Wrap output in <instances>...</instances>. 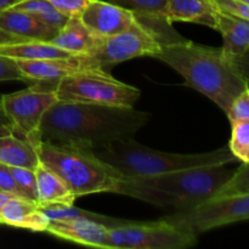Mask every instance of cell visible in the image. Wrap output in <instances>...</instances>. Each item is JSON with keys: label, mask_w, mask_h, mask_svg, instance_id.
Wrapping results in <instances>:
<instances>
[{"label": "cell", "mask_w": 249, "mask_h": 249, "mask_svg": "<svg viewBox=\"0 0 249 249\" xmlns=\"http://www.w3.org/2000/svg\"><path fill=\"white\" fill-rule=\"evenodd\" d=\"M96 39L79 16H72L66 21L50 43L71 55H84L94 48Z\"/></svg>", "instance_id": "19"}, {"label": "cell", "mask_w": 249, "mask_h": 249, "mask_svg": "<svg viewBox=\"0 0 249 249\" xmlns=\"http://www.w3.org/2000/svg\"><path fill=\"white\" fill-rule=\"evenodd\" d=\"M165 19L174 22H192L216 28V11L211 0H168Z\"/></svg>", "instance_id": "18"}, {"label": "cell", "mask_w": 249, "mask_h": 249, "mask_svg": "<svg viewBox=\"0 0 249 249\" xmlns=\"http://www.w3.org/2000/svg\"><path fill=\"white\" fill-rule=\"evenodd\" d=\"M22 0H0V11H4V10L10 9L14 5L18 4Z\"/></svg>", "instance_id": "35"}, {"label": "cell", "mask_w": 249, "mask_h": 249, "mask_svg": "<svg viewBox=\"0 0 249 249\" xmlns=\"http://www.w3.org/2000/svg\"><path fill=\"white\" fill-rule=\"evenodd\" d=\"M0 190L15 197L23 198L21 190L18 189L11 172H10V167L2 164V163H0Z\"/></svg>", "instance_id": "31"}, {"label": "cell", "mask_w": 249, "mask_h": 249, "mask_svg": "<svg viewBox=\"0 0 249 249\" xmlns=\"http://www.w3.org/2000/svg\"><path fill=\"white\" fill-rule=\"evenodd\" d=\"M231 124L249 121V89L243 90L226 111Z\"/></svg>", "instance_id": "28"}, {"label": "cell", "mask_w": 249, "mask_h": 249, "mask_svg": "<svg viewBox=\"0 0 249 249\" xmlns=\"http://www.w3.org/2000/svg\"><path fill=\"white\" fill-rule=\"evenodd\" d=\"M150 119L134 107L56 101L41 121L40 140L91 150L134 138Z\"/></svg>", "instance_id": "1"}, {"label": "cell", "mask_w": 249, "mask_h": 249, "mask_svg": "<svg viewBox=\"0 0 249 249\" xmlns=\"http://www.w3.org/2000/svg\"><path fill=\"white\" fill-rule=\"evenodd\" d=\"M12 7L34 15L36 18H39L41 22L50 26L51 28L56 29L57 32L62 28L63 24L68 19L67 17L60 14L49 2V0H22L21 2L14 5Z\"/></svg>", "instance_id": "24"}, {"label": "cell", "mask_w": 249, "mask_h": 249, "mask_svg": "<svg viewBox=\"0 0 249 249\" xmlns=\"http://www.w3.org/2000/svg\"><path fill=\"white\" fill-rule=\"evenodd\" d=\"M90 151L125 178L150 177L208 165H225L237 160L229 147L197 155H180L148 148L136 142L133 138L112 141Z\"/></svg>", "instance_id": "4"}, {"label": "cell", "mask_w": 249, "mask_h": 249, "mask_svg": "<svg viewBox=\"0 0 249 249\" xmlns=\"http://www.w3.org/2000/svg\"><path fill=\"white\" fill-rule=\"evenodd\" d=\"M232 174V170L218 164L150 177H124L116 194L141 199L169 213H180L213 196Z\"/></svg>", "instance_id": "3"}, {"label": "cell", "mask_w": 249, "mask_h": 249, "mask_svg": "<svg viewBox=\"0 0 249 249\" xmlns=\"http://www.w3.org/2000/svg\"><path fill=\"white\" fill-rule=\"evenodd\" d=\"M0 29L31 40L50 41L57 31L41 22L29 12L14 7L0 11Z\"/></svg>", "instance_id": "16"}, {"label": "cell", "mask_w": 249, "mask_h": 249, "mask_svg": "<svg viewBox=\"0 0 249 249\" xmlns=\"http://www.w3.org/2000/svg\"><path fill=\"white\" fill-rule=\"evenodd\" d=\"M105 1L112 2L133 12L138 21L157 33L162 44L180 39L179 36H170L175 32L173 31V28L170 29L172 24L168 23L165 19L168 0H105Z\"/></svg>", "instance_id": "15"}, {"label": "cell", "mask_w": 249, "mask_h": 249, "mask_svg": "<svg viewBox=\"0 0 249 249\" xmlns=\"http://www.w3.org/2000/svg\"><path fill=\"white\" fill-rule=\"evenodd\" d=\"M197 235L164 216L158 221H129L108 228L109 249H184L196 245Z\"/></svg>", "instance_id": "7"}, {"label": "cell", "mask_w": 249, "mask_h": 249, "mask_svg": "<svg viewBox=\"0 0 249 249\" xmlns=\"http://www.w3.org/2000/svg\"><path fill=\"white\" fill-rule=\"evenodd\" d=\"M57 101L105 106L133 107L141 91L119 82L104 70L83 71L66 75L55 85Z\"/></svg>", "instance_id": "6"}, {"label": "cell", "mask_w": 249, "mask_h": 249, "mask_svg": "<svg viewBox=\"0 0 249 249\" xmlns=\"http://www.w3.org/2000/svg\"><path fill=\"white\" fill-rule=\"evenodd\" d=\"M0 55L15 60H43L72 56L67 51L51 44L50 41L39 40H27L22 43L0 45Z\"/></svg>", "instance_id": "22"}, {"label": "cell", "mask_w": 249, "mask_h": 249, "mask_svg": "<svg viewBox=\"0 0 249 249\" xmlns=\"http://www.w3.org/2000/svg\"><path fill=\"white\" fill-rule=\"evenodd\" d=\"M240 1H242V2H245V4L249 5V0H240Z\"/></svg>", "instance_id": "36"}, {"label": "cell", "mask_w": 249, "mask_h": 249, "mask_svg": "<svg viewBox=\"0 0 249 249\" xmlns=\"http://www.w3.org/2000/svg\"><path fill=\"white\" fill-rule=\"evenodd\" d=\"M39 162L38 151L32 142L15 135L0 138V163L7 167L34 169Z\"/></svg>", "instance_id": "21"}, {"label": "cell", "mask_w": 249, "mask_h": 249, "mask_svg": "<svg viewBox=\"0 0 249 249\" xmlns=\"http://www.w3.org/2000/svg\"><path fill=\"white\" fill-rule=\"evenodd\" d=\"M0 224L33 232H45L49 219L41 213L36 204L19 197H12L2 208Z\"/></svg>", "instance_id": "17"}, {"label": "cell", "mask_w": 249, "mask_h": 249, "mask_svg": "<svg viewBox=\"0 0 249 249\" xmlns=\"http://www.w3.org/2000/svg\"><path fill=\"white\" fill-rule=\"evenodd\" d=\"M6 80H23L24 75L22 74L21 70L17 66L16 60L7 56L0 55V82Z\"/></svg>", "instance_id": "30"}, {"label": "cell", "mask_w": 249, "mask_h": 249, "mask_svg": "<svg viewBox=\"0 0 249 249\" xmlns=\"http://www.w3.org/2000/svg\"><path fill=\"white\" fill-rule=\"evenodd\" d=\"M39 160L65 181L75 197L118 190L123 175L88 148L41 141Z\"/></svg>", "instance_id": "5"}, {"label": "cell", "mask_w": 249, "mask_h": 249, "mask_svg": "<svg viewBox=\"0 0 249 249\" xmlns=\"http://www.w3.org/2000/svg\"><path fill=\"white\" fill-rule=\"evenodd\" d=\"M79 17L96 38L121 33L136 21L131 11L105 0H90Z\"/></svg>", "instance_id": "12"}, {"label": "cell", "mask_w": 249, "mask_h": 249, "mask_svg": "<svg viewBox=\"0 0 249 249\" xmlns=\"http://www.w3.org/2000/svg\"><path fill=\"white\" fill-rule=\"evenodd\" d=\"M162 41L156 32L136 19L125 31L106 38H97L94 48L84 53L94 65L105 70L109 66L136 57H155Z\"/></svg>", "instance_id": "9"}, {"label": "cell", "mask_w": 249, "mask_h": 249, "mask_svg": "<svg viewBox=\"0 0 249 249\" xmlns=\"http://www.w3.org/2000/svg\"><path fill=\"white\" fill-rule=\"evenodd\" d=\"M45 232L87 247L109 249L108 228L89 219L50 220Z\"/></svg>", "instance_id": "13"}, {"label": "cell", "mask_w": 249, "mask_h": 249, "mask_svg": "<svg viewBox=\"0 0 249 249\" xmlns=\"http://www.w3.org/2000/svg\"><path fill=\"white\" fill-rule=\"evenodd\" d=\"M231 133L229 150L236 160L242 163L249 162V121L231 124Z\"/></svg>", "instance_id": "25"}, {"label": "cell", "mask_w": 249, "mask_h": 249, "mask_svg": "<svg viewBox=\"0 0 249 249\" xmlns=\"http://www.w3.org/2000/svg\"><path fill=\"white\" fill-rule=\"evenodd\" d=\"M34 173L38 186V207L53 203L74 204L77 197L72 194L65 181L56 173L40 162L34 168Z\"/></svg>", "instance_id": "20"}, {"label": "cell", "mask_w": 249, "mask_h": 249, "mask_svg": "<svg viewBox=\"0 0 249 249\" xmlns=\"http://www.w3.org/2000/svg\"><path fill=\"white\" fill-rule=\"evenodd\" d=\"M216 31L223 36L221 51L228 60L248 74L249 22L216 12Z\"/></svg>", "instance_id": "14"}, {"label": "cell", "mask_w": 249, "mask_h": 249, "mask_svg": "<svg viewBox=\"0 0 249 249\" xmlns=\"http://www.w3.org/2000/svg\"><path fill=\"white\" fill-rule=\"evenodd\" d=\"M56 83L34 82L28 89L2 95V108L14 128V135L29 141L38 147L41 121L48 109L57 101Z\"/></svg>", "instance_id": "8"}, {"label": "cell", "mask_w": 249, "mask_h": 249, "mask_svg": "<svg viewBox=\"0 0 249 249\" xmlns=\"http://www.w3.org/2000/svg\"><path fill=\"white\" fill-rule=\"evenodd\" d=\"M12 197H15V196H12V195H10V194H7V192L1 191V190H0V214H1V211H2V208L5 207V204H6L7 202L12 198Z\"/></svg>", "instance_id": "34"}, {"label": "cell", "mask_w": 249, "mask_h": 249, "mask_svg": "<svg viewBox=\"0 0 249 249\" xmlns=\"http://www.w3.org/2000/svg\"><path fill=\"white\" fill-rule=\"evenodd\" d=\"M31 40V39L22 38V36H15V34L5 32L0 29V45H7V44H15V43H22V41Z\"/></svg>", "instance_id": "33"}, {"label": "cell", "mask_w": 249, "mask_h": 249, "mask_svg": "<svg viewBox=\"0 0 249 249\" xmlns=\"http://www.w3.org/2000/svg\"><path fill=\"white\" fill-rule=\"evenodd\" d=\"M211 2L215 11L219 14L249 21L248 4H245L240 0H211Z\"/></svg>", "instance_id": "27"}, {"label": "cell", "mask_w": 249, "mask_h": 249, "mask_svg": "<svg viewBox=\"0 0 249 249\" xmlns=\"http://www.w3.org/2000/svg\"><path fill=\"white\" fill-rule=\"evenodd\" d=\"M165 218L186 226L198 235L237 221L248 220L249 195H224L215 192L190 211L170 213Z\"/></svg>", "instance_id": "10"}, {"label": "cell", "mask_w": 249, "mask_h": 249, "mask_svg": "<svg viewBox=\"0 0 249 249\" xmlns=\"http://www.w3.org/2000/svg\"><path fill=\"white\" fill-rule=\"evenodd\" d=\"M51 5L57 10L60 14L67 18L72 16H80L90 0H49Z\"/></svg>", "instance_id": "29"}, {"label": "cell", "mask_w": 249, "mask_h": 249, "mask_svg": "<svg viewBox=\"0 0 249 249\" xmlns=\"http://www.w3.org/2000/svg\"><path fill=\"white\" fill-rule=\"evenodd\" d=\"M16 63L26 82L57 83L58 79L73 73L101 70L85 55L43 60H16Z\"/></svg>", "instance_id": "11"}, {"label": "cell", "mask_w": 249, "mask_h": 249, "mask_svg": "<svg viewBox=\"0 0 249 249\" xmlns=\"http://www.w3.org/2000/svg\"><path fill=\"white\" fill-rule=\"evenodd\" d=\"M12 177L16 181L17 186L21 190L22 196L26 201L32 202V203L39 204L38 196V186H36V178L34 169H28V168H19V167H10Z\"/></svg>", "instance_id": "26"}, {"label": "cell", "mask_w": 249, "mask_h": 249, "mask_svg": "<svg viewBox=\"0 0 249 249\" xmlns=\"http://www.w3.org/2000/svg\"><path fill=\"white\" fill-rule=\"evenodd\" d=\"M41 211V213L50 220H65V219H89V220L96 221V223L106 225L107 228L111 226L119 225V224L125 223L126 220L122 219L111 218L107 215H101V214L92 213V212L84 211L74 204H61V203H53L46 204V206L38 207Z\"/></svg>", "instance_id": "23"}, {"label": "cell", "mask_w": 249, "mask_h": 249, "mask_svg": "<svg viewBox=\"0 0 249 249\" xmlns=\"http://www.w3.org/2000/svg\"><path fill=\"white\" fill-rule=\"evenodd\" d=\"M155 58L174 68L186 85L206 95L225 113L233 100L248 89V74L228 60L221 48L181 38L162 44Z\"/></svg>", "instance_id": "2"}, {"label": "cell", "mask_w": 249, "mask_h": 249, "mask_svg": "<svg viewBox=\"0 0 249 249\" xmlns=\"http://www.w3.org/2000/svg\"><path fill=\"white\" fill-rule=\"evenodd\" d=\"M6 135H14V128H12L9 117L6 116L4 108H2L1 100H0V138Z\"/></svg>", "instance_id": "32"}]
</instances>
